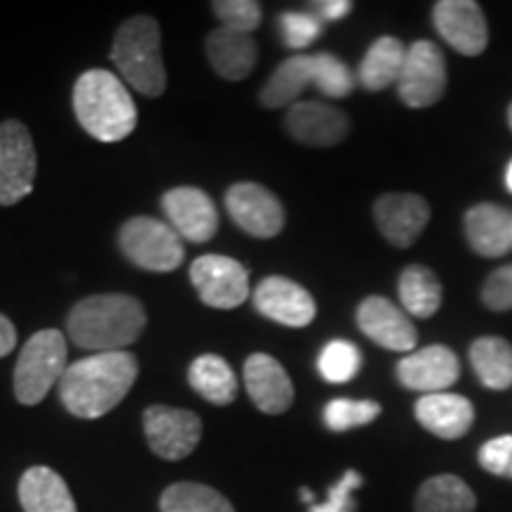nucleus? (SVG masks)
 Returning a JSON list of instances; mask_svg holds the SVG:
<instances>
[{
	"label": "nucleus",
	"mask_w": 512,
	"mask_h": 512,
	"mask_svg": "<svg viewBox=\"0 0 512 512\" xmlns=\"http://www.w3.org/2000/svg\"><path fill=\"white\" fill-rule=\"evenodd\" d=\"M138 377V358L131 351H110L81 358L64 370L60 399L69 413L83 420L107 415L126 399Z\"/></svg>",
	"instance_id": "f257e3e1"
},
{
	"label": "nucleus",
	"mask_w": 512,
	"mask_h": 512,
	"mask_svg": "<svg viewBox=\"0 0 512 512\" xmlns=\"http://www.w3.org/2000/svg\"><path fill=\"white\" fill-rule=\"evenodd\" d=\"M245 387L261 413L283 415L294 401V387L287 370L268 354H252L245 361Z\"/></svg>",
	"instance_id": "6ab92c4d"
},
{
	"label": "nucleus",
	"mask_w": 512,
	"mask_h": 512,
	"mask_svg": "<svg viewBox=\"0 0 512 512\" xmlns=\"http://www.w3.org/2000/svg\"><path fill=\"white\" fill-rule=\"evenodd\" d=\"M354 5L349 0H323V3H316V15L320 19H328V22H335V19L347 17Z\"/></svg>",
	"instance_id": "58836bf2"
},
{
	"label": "nucleus",
	"mask_w": 512,
	"mask_h": 512,
	"mask_svg": "<svg viewBox=\"0 0 512 512\" xmlns=\"http://www.w3.org/2000/svg\"><path fill=\"white\" fill-rule=\"evenodd\" d=\"M112 62L128 86L147 98L166 91V69L162 60V29L155 17H133L114 36Z\"/></svg>",
	"instance_id": "20e7f679"
},
{
	"label": "nucleus",
	"mask_w": 512,
	"mask_h": 512,
	"mask_svg": "<svg viewBox=\"0 0 512 512\" xmlns=\"http://www.w3.org/2000/svg\"><path fill=\"white\" fill-rule=\"evenodd\" d=\"M356 323L363 335L387 351H413L418 344L411 316L384 297L363 299L356 311Z\"/></svg>",
	"instance_id": "2eb2a0df"
},
{
	"label": "nucleus",
	"mask_w": 512,
	"mask_h": 512,
	"mask_svg": "<svg viewBox=\"0 0 512 512\" xmlns=\"http://www.w3.org/2000/svg\"><path fill=\"white\" fill-rule=\"evenodd\" d=\"M505 185H508V190L512 192V162L508 166V174H505Z\"/></svg>",
	"instance_id": "a19ab883"
},
{
	"label": "nucleus",
	"mask_w": 512,
	"mask_h": 512,
	"mask_svg": "<svg viewBox=\"0 0 512 512\" xmlns=\"http://www.w3.org/2000/svg\"><path fill=\"white\" fill-rule=\"evenodd\" d=\"M278 24L285 46L292 50L311 46L323 34V24H320V17L316 12H283Z\"/></svg>",
	"instance_id": "f704fd0d"
},
{
	"label": "nucleus",
	"mask_w": 512,
	"mask_h": 512,
	"mask_svg": "<svg viewBox=\"0 0 512 512\" xmlns=\"http://www.w3.org/2000/svg\"><path fill=\"white\" fill-rule=\"evenodd\" d=\"M17 347V328L12 325L10 318H5L0 313V358H5L10 351H15Z\"/></svg>",
	"instance_id": "ea45409f"
},
{
	"label": "nucleus",
	"mask_w": 512,
	"mask_h": 512,
	"mask_svg": "<svg viewBox=\"0 0 512 512\" xmlns=\"http://www.w3.org/2000/svg\"><path fill=\"white\" fill-rule=\"evenodd\" d=\"M226 209L235 226L252 238H275L285 228L283 204L259 183L230 185L226 192Z\"/></svg>",
	"instance_id": "9b49d317"
},
{
	"label": "nucleus",
	"mask_w": 512,
	"mask_h": 512,
	"mask_svg": "<svg viewBox=\"0 0 512 512\" xmlns=\"http://www.w3.org/2000/svg\"><path fill=\"white\" fill-rule=\"evenodd\" d=\"M67 339L60 330H41L24 344L15 366V396L24 406H36L60 384L67 370Z\"/></svg>",
	"instance_id": "39448f33"
},
{
	"label": "nucleus",
	"mask_w": 512,
	"mask_h": 512,
	"mask_svg": "<svg viewBox=\"0 0 512 512\" xmlns=\"http://www.w3.org/2000/svg\"><path fill=\"white\" fill-rule=\"evenodd\" d=\"M285 126L294 140L313 147H332L349 133V117L325 102H294L287 110Z\"/></svg>",
	"instance_id": "a211bd4d"
},
{
	"label": "nucleus",
	"mask_w": 512,
	"mask_h": 512,
	"mask_svg": "<svg viewBox=\"0 0 512 512\" xmlns=\"http://www.w3.org/2000/svg\"><path fill=\"white\" fill-rule=\"evenodd\" d=\"M162 209L169 226L190 242H209L219 230V211L207 192L200 188H171L164 192Z\"/></svg>",
	"instance_id": "ddd939ff"
},
{
	"label": "nucleus",
	"mask_w": 512,
	"mask_h": 512,
	"mask_svg": "<svg viewBox=\"0 0 512 512\" xmlns=\"http://www.w3.org/2000/svg\"><path fill=\"white\" fill-rule=\"evenodd\" d=\"M406 46L394 36L377 38L373 46L368 48L358 67V81L366 91H384L399 81L403 62H406Z\"/></svg>",
	"instance_id": "393cba45"
},
{
	"label": "nucleus",
	"mask_w": 512,
	"mask_h": 512,
	"mask_svg": "<svg viewBox=\"0 0 512 512\" xmlns=\"http://www.w3.org/2000/svg\"><path fill=\"white\" fill-rule=\"evenodd\" d=\"M479 465L496 477L512 479V434H503L479 448Z\"/></svg>",
	"instance_id": "e433bc0d"
},
{
	"label": "nucleus",
	"mask_w": 512,
	"mask_h": 512,
	"mask_svg": "<svg viewBox=\"0 0 512 512\" xmlns=\"http://www.w3.org/2000/svg\"><path fill=\"white\" fill-rule=\"evenodd\" d=\"M316 88V57L313 55H292L278 64V69L261 88L259 100L268 110L294 105L306 88Z\"/></svg>",
	"instance_id": "b1692460"
},
{
	"label": "nucleus",
	"mask_w": 512,
	"mask_h": 512,
	"mask_svg": "<svg viewBox=\"0 0 512 512\" xmlns=\"http://www.w3.org/2000/svg\"><path fill=\"white\" fill-rule=\"evenodd\" d=\"M399 98L413 110L430 107L446 91V60L432 41H418L406 50L401 76L396 81Z\"/></svg>",
	"instance_id": "1a4fd4ad"
},
{
	"label": "nucleus",
	"mask_w": 512,
	"mask_h": 512,
	"mask_svg": "<svg viewBox=\"0 0 512 512\" xmlns=\"http://www.w3.org/2000/svg\"><path fill=\"white\" fill-rule=\"evenodd\" d=\"M17 494L24 512H76L67 482L46 465L29 467L19 479Z\"/></svg>",
	"instance_id": "5701e85b"
},
{
	"label": "nucleus",
	"mask_w": 512,
	"mask_h": 512,
	"mask_svg": "<svg viewBox=\"0 0 512 512\" xmlns=\"http://www.w3.org/2000/svg\"><path fill=\"white\" fill-rule=\"evenodd\" d=\"M204 50L214 67V72L226 81H242L254 72L256 50L254 38L249 34H238V31H230L226 27L214 29L204 41Z\"/></svg>",
	"instance_id": "4be33fe9"
},
{
	"label": "nucleus",
	"mask_w": 512,
	"mask_h": 512,
	"mask_svg": "<svg viewBox=\"0 0 512 512\" xmlns=\"http://www.w3.org/2000/svg\"><path fill=\"white\" fill-rule=\"evenodd\" d=\"M430 204L411 192H389L375 202V223L389 245L406 249L430 223Z\"/></svg>",
	"instance_id": "dca6fc26"
},
{
	"label": "nucleus",
	"mask_w": 512,
	"mask_h": 512,
	"mask_svg": "<svg viewBox=\"0 0 512 512\" xmlns=\"http://www.w3.org/2000/svg\"><path fill=\"white\" fill-rule=\"evenodd\" d=\"M147 316L131 294H95L69 311L67 332L79 349L110 354L124 351L143 335Z\"/></svg>",
	"instance_id": "f03ea898"
},
{
	"label": "nucleus",
	"mask_w": 512,
	"mask_h": 512,
	"mask_svg": "<svg viewBox=\"0 0 512 512\" xmlns=\"http://www.w3.org/2000/svg\"><path fill=\"white\" fill-rule=\"evenodd\" d=\"M119 249L143 271L171 273L183 264V238L166 221L133 216L119 230Z\"/></svg>",
	"instance_id": "423d86ee"
},
{
	"label": "nucleus",
	"mask_w": 512,
	"mask_h": 512,
	"mask_svg": "<svg viewBox=\"0 0 512 512\" xmlns=\"http://www.w3.org/2000/svg\"><path fill=\"white\" fill-rule=\"evenodd\" d=\"M190 280L211 309H238L249 297V271L230 256H200L192 261Z\"/></svg>",
	"instance_id": "6e6552de"
},
{
	"label": "nucleus",
	"mask_w": 512,
	"mask_h": 512,
	"mask_svg": "<svg viewBox=\"0 0 512 512\" xmlns=\"http://www.w3.org/2000/svg\"><path fill=\"white\" fill-rule=\"evenodd\" d=\"M439 36L460 55L477 57L489 43V27L475 0H441L432 12Z\"/></svg>",
	"instance_id": "f8f14e48"
},
{
	"label": "nucleus",
	"mask_w": 512,
	"mask_h": 512,
	"mask_svg": "<svg viewBox=\"0 0 512 512\" xmlns=\"http://www.w3.org/2000/svg\"><path fill=\"white\" fill-rule=\"evenodd\" d=\"M316 88L325 98H347L354 91L356 79L351 69L339 57L316 53Z\"/></svg>",
	"instance_id": "473e14b6"
},
{
	"label": "nucleus",
	"mask_w": 512,
	"mask_h": 512,
	"mask_svg": "<svg viewBox=\"0 0 512 512\" xmlns=\"http://www.w3.org/2000/svg\"><path fill=\"white\" fill-rule=\"evenodd\" d=\"M396 377L406 389L425 394H439L453 387L460 377V361L448 347L434 344L403 356L396 366Z\"/></svg>",
	"instance_id": "f3484780"
},
{
	"label": "nucleus",
	"mask_w": 512,
	"mask_h": 512,
	"mask_svg": "<svg viewBox=\"0 0 512 512\" xmlns=\"http://www.w3.org/2000/svg\"><path fill=\"white\" fill-rule=\"evenodd\" d=\"M363 477L356 470H347L328 491V501L313 503L309 512H354V491L361 489Z\"/></svg>",
	"instance_id": "c9c22d12"
},
{
	"label": "nucleus",
	"mask_w": 512,
	"mask_h": 512,
	"mask_svg": "<svg viewBox=\"0 0 512 512\" xmlns=\"http://www.w3.org/2000/svg\"><path fill=\"white\" fill-rule=\"evenodd\" d=\"M188 382L202 399L214 406H228L238 396V377L228 366L226 358L216 354H204L192 361L188 370Z\"/></svg>",
	"instance_id": "a878e982"
},
{
	"label": "nucleus",
	"mask_w": 512,
	"mask_h": 512,
	"mask_svg": "<svg viewBox=\"0 0 512 512\" xmlns=\"http://www.w3.org/2000/svg\"><path fill=\"white\" fill-rule=\"evenodd\" d=\"M470 361L486 389L503 392L512 387V344L503 337H479L470 347Z\"/></svg>",
	"instance_id": "cd10ccee"
},
{
	"label": "nucleus",
	"mask_w": 512,
	"mask_h": 512,
	"mask_svg": "<svg viewBox=\"0 0 512 512\" xmlns=\"http://www.w3.org/2000/svg\"><path fill=\"white\" fill-rule=\"evenodd\" d=\"M465 235L470 247L486 259H498L512 247V219L498 204H475L465 214Z\"/></svg>",
	"instance_id": "412c9836"
},
{
	"label": "nucleus",
	"mask_w": 512,
	"mask_h": 512,
	"mask_svg": "<svg viewBox=\"0 0 512 512\" xmlns=\"http://www.w3.org/2000/svg\"><path fill=\"white\" fill-rule=\"evenodd\" d=\"M415 418L427 432L439 439H460L475 422V406L460 394H425L415 403Z\"/></svg>",
	"instance_id": "aec40b11"
},
{
	"label": "nucleus",
	"mask_w": 512,
	"mask_h": 512,
	"mask_svg": "<svg viewBox=\"0 0 512 512\" xmlns=\"http://www.w3.org/2000/svg\"><path fill=\"white\" fill-rule=\"evenodd\" d=\"M508 121H510V128H512V105H510V110H508Z\"/></svg>",
	"instance_id": "37998d69"
},
{
	"label": "nucleus",
	"mask_w": 512,
	"mask_h": 512,
	"mask_svg": "<svg viewBox=\"0 0 512 512\" xmlns=\"http://www.w3.org/2000/svg\"><path fill=\"white\" fill-rule=\"evenodd\" d=\"M254 309L261 316L287 325V328H306L316 318V302L302 285L283 275H268L256 287Z\"/></svg>",
	"instance_id": "4468645a"
},
{
	"label": "nucleus",
	"mask_w": 512,
	"mask_h": 512,
	"mask_svg": "<svg viewBox=\"0 0 512 512\" xmlns=\"http://www.w3.org/2000/svg\"><path fill=\"white\" fill-rule=\"evenodd\" d=\"M441 297H444V290H441V283L434 271L418 264L403 268L399 278V299L403 311L415 318H430L439 311Z\"/></svg>",
	"instance_id": "c85d7f7f"
},
{
	"label": "nucleus",
	"mask_w": 512,
	"mask_h": 512,
	"mask_svg": "<svg viewBox=\"0 0 512 512\" xmlns=\"http://www.w3.org/2000/svg\"><path fill=\"white\" fill-rule=\"evenodd\" d=\"M318 370L332 384H344L354 380L361 370V351L347 339H335L320 351Z\"/></svg>",
	"instance_id": "7c9ffc66"
},
{
	"label": "nucleus",
	"mask_w": 512,
	"mask_h": 512,
	"mask_svg": "<svg viewBox=\"0 0 512 512\" xmlns=\"http://www.w3.org/2000/svg\"><path fill=\"white\" fill-rule=\"evenodd\" d=\"M382 406L375 401H354V399H335L325 406L323 420L332 432H349L354 427L370 425L380 418Z\"/></svg>",
	"instance_id": "2f4dec72"
},
{
	"label": "nucleus",
	"mask_w": 512,
	"mask_h": 512,
	"mask_svg": "<svg viewBox=\"0 0 512 512\" xmlns=\"http://www.w3.org/2000/svg\"><path fill=\"white\" fill-rule=\"evenodd\" d=\"M36 178V147L29 128L17 119L0 124V207L31 195Z\"/></svg>",
	"instance_id": "0eeeda50"
},
{
	"label": "nucleus",
	"mask_w": 512,
	"mask_h": 512,
	"mask_svg": "<svg viewBox=\"0 0 512 512\" xmlns=\"http://www.w3.org/2000/svg\"><path fill=\"white\" fill-rule=\"evenodd\" d=\"M482 302L491 311L512 309V264L498 268L486 278L482 287Z\"/></svg>",
	"instance_id": "4c0bfd02"
},
{
	"label": "nucleus",
	"mask_w": 512,
	"mask_h": 512,
	"mask_svg": "<svg viewBox=\"0 0 512 512\" xmlns=\"http://www.w3.org/2000/svg\"><path fill=\"white\" fill-rule=\"evenodd\" d=\"M74 114L83 131L100 143H119L138 124L131 93L107 69H91L79 76L74 86Z\"/></svg>",
	"instance_id": "7ed1b4c3"
},
{
	"label": "nucleus",
	"mask_w": 512,
	"mask_h": 512,
	"mask_svg": "<svg viewBox=\"0 0 512 512\" xmlns=\"http://www.w3.org/2000/svg\"><path fill=\"white\" fill-rule=\"evenodd\" d=\"M211 8L219 17L221 27L238 34H252L261 24V5L254 0H216Z\"/></svg>",
	"instance_id": "72a5a7b5"
},
{
	"label": "nucleus",
	"mask_w": 512,
	"mask_h": 512,
	"mask_svg": "<svg viewBox=\"0 0 512 512\" xmlns=\"http://www.w3.org/2000/svg\"><path fill=\"white\" fill-rule=\"evenodd\" d=\"M302 498H304V501H306V503H309V505H313V503H316V501H313V494H311V491H309V489H302Z\"/></svg>",
	"instance_id": "79ce46f5"
},
{
	"label": "nucleus",
	"mask_w": 512,
	"mask_h": 512,
	"mask_svg": "<svg viewBox=\"0 0 512 512\" xmlns=\"http://www.w3.org/2000/svg\"><path fill=\"white\" fill-rule=\"evenodd\" d=\"M162 512H235L226 496L197 482H176L159 498Z\"/></svg>",
	"instance_id": "c756f323"
},
{
	"label": "nucleus",
	"mask_w": 512,
	"mask_h": 512,
	"mask_svg": "<svg viewBox=\"0 0 512 512\" xmlns=\"http://www.w3.org/2000/svg\"><path fill=\"white\" fill-rule=\"evenodd\" d=\"M145 437L155 456L183 460L202 439V420L192 411L174 406H150L143 415Z\"/></svg>",
	"instance_id": "9d476101"
},
{
	"label": "nucleus",
	"mask_w": 512,
	"mask_h": 512,
	"mask_svg": "<svg viewBox=\"0 0 512 512\" xmlns=\"http://www.w3.org/2000/svg\"><path fill=\"white\" fill-rule=\"evenodd\" d=\"M477 496L456 475L430 477L415 496V512H475Z\"/></svg>",
	"instance_id": "bb28decb"
}]
</instances>
